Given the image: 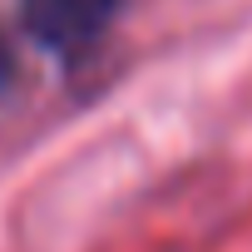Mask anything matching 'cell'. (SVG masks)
<instances>
[{
  "label": "cell",
  "mask_w": 252,
  "mask_h": 252,
  "mask_svg": "<svg viewBox=\"0 0 252 252\" xmlns=\"http://www.w3.org/2000/svg\"><path fill=\"white\" fill-rule=\"evenodd\" d=\"M25 30L50 50H79L89 45L119 10V0H20Z\"/></svg>",
  "instance_id": "obj_1"
}]
</instances>
